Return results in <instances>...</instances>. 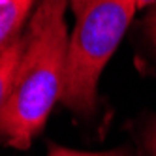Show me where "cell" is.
I'll use <instances>...</instances> for the list:
<instances>
[{"mask_svg":"<svg viewBox=\"0 0 156 156\" xmlns=\"http://www.w3.org/2000/svg\"><path fill=\"white\" fill-rule=\"evenodd\" d=\"M66 4L68 0H41L23 32L25 47L2 115V136L13 149L30 147L62 98L70 41Z\"/></svg>","mask_w":156,"mask_h":156,"instance_id":"cell-1","label":"cell"},{"mask_svg":"<svg viewBox=\"0 0 156 156\" xmlns=\"http://www.w3.org/2000/svg\"><path fill=\"white\" fill-rule=\"evenodd\" d=\"M75 27L68 41L60 102L75 115L96 109L98 79L137 9V0H70Z\"/></svg>","mask_w":156,"mask_h":156,"instance_id":"cell-2","label":"cell"},{"mask_svg":"<svg viewBox=\"0 0 156 156\" xmlns=\"http://www.w3.org/2000/svg\"><path fill=\"white\" fill-rule=\"evenodd\" d=\"M34 0H0V51L17 40Z\"/></svg>","mask_w":156,"mask_h":156,"instance_id":"cell-3","label":"cell"},{"mask_svg":"<svg viewBox=\"0 0 156 156\" xmlns=\"http://www.w3.org/2000/svg\"><path fill=\"white\" fill-rule=\"evenodd\" d=\"M25 47V34H21L17 40H13L8 47L0 51V133H2V115L4 107L9 98V90H12L13 75L17 62L21 58V53Z\"/></svg>","mask_w":156,"mask_h":156,"instance_id":"cell-4","label":"cell"},{"mask_svg":"<svg viewBox=\"0 0 156 156\" xmlns=\"http://www.w3.org/2000/svg\"><path fill=\"white\" fill-rule=\"evenodd\" d=\"M141 145H143V156H156V117L147 122L141 136Z\"/></svg>","mask_w":156,"mask_h":156,"instance_id":"cell-5","label":"cell"},{"mask_svg":"<svg viewBox=\"0 0 156 156\" xmlns=\"http://www.w3.org/2000/svg\"><path fill=\"white\" fill-rule=\"evenodd\" d=\"M145 32H147L151 43L156 47V12L152 15H149L147 21H145Z\"/></svg>","mask_w":156,"mask_h":156,"instance_id":"cell-6","label":"cell"},{"mask_svg":"<svg viewBox=\"0 0 156 156\" xmlns=\"http://www.w3.org/2000/svg\"><path fill=\"white\" fill-rule=\"evenodd\" d=\"M156 0H137V9H141V8H147V6H151V4H154Z\"/></svg>","mask_w":156,"mask_h":156,"instance_id":"cell-7","label":"cell"}]
</instances>
